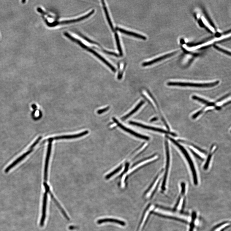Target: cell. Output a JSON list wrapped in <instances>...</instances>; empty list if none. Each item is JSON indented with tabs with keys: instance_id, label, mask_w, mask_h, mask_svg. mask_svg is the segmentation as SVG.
I'll list each match as a JSON object with an SVG mask.
<instances>
[{
	"instance_id": "6da1fadb",
	"label": "cell",
	"mask_w": 231,
	"mask_h": 231,
	"mask_svg": "<svg viewBox=\"0 0 231 231\" xmlns=\"http://www.w3.org/2000/svg\"><path fill=\"white\" fill-rule=\"evenodd\" d=\"M166 137L168 139H169L174 145H176L179 149L181 151V152L183 154V155H184L186 160L188 162L191 171H192L193 176L194 184L196 185H197L198 184V180L196 171V169H195V166L193 161L192 160V159L191 158L190 156L189 153L188 152H187V151L184 148V147L181 145L179 144V143L176 141L174 140V139L168 136H167V135H166Z\"/></svg>"
},
{
	"instance_id": "7a4b0ae2",
	"label": "cell",
	"mask_w": 231,
	"mask_h": 231,
	"mask_svg": "<svg viewBox=\"0 0 231 231\" xmlns=\"http://www.w3.org/2000/svg\"><path fill=\"white\" fill-rule=\"evenodd\" d=\"M64 34L66 37L71 40V41H73V42L77 43L78 45L80 46L83 48L86 49L88 51L90 52L91 53H93L95 56H96L98 58L101 60L102 61L105 63V64L108 66L111 70L114 72H115L116 71V69L113 66L111 65L109 62L106 61L104 58H103L100 55H99L96 52L90 48L86 46L81 41L79 40L72 36L68 33L65 32Z\"/></svg>"
},
{
	"instance_id": "3957f363",
	"label": "cell",
	"mask_w": 231,
	"mask_h": 231,
	"mask_svg": "<svg viewBox=\"0 0 231 231\" xmlns=\"http://www.w3.org/2000/svg\"><path fill=\"white\" fill-rule=\"evenodd\" d=\"M230 95V94H227L225 95V96H223L221 98L217 99L216 102H210L205 99L198 97L195 95H194L192 96V99H194V100H196L199 102H200L202 103L203 104L205 105V106L203 107V108L200 111H199L196 113L194 114L192 116V118L193 119H196L197 117L199 115H201L204 111L205 110L206 108L207 107H209L214 106L216 107V103L219 102H220L224 99H225L227 97H228Z\"/></svg>"
},
{
	"instance_id": "277c9868",
	"label": "cell",
	"mask_w": 231,
	"mask_h": 231,
	"mask_svg": "<svg viewBox=\"0 0 231 231\" xmlns=\"http://www.w3.org/2000/svg\"><path fill=\"white\" fill-rule=\"evenodd\" d=\"M219 83L217 81L213 83H194L180 82H169L167 85L169 86H178L181 87H191L198 88H210L217 86Z\"/></svg>"
},
{
	"instance_id": "5b68a950",
	"label": "cell",
	"mask_w": 231,
	"mask_h": 231,
	"mask_svg": "<svg viewBox=\"0 0 231 231\" xmlns=\"http://www.w3.org/2000/svg\"><path fill=\"white\" fill-rule=\"evenodd\" d=\"M94 12L95 11L94 10H93L90 12L88 14L78 18L69 20L55 22L52 23H50L43 16L42 17V18L43 19H44L45 21L48 26L50 27H53L58 25L67 24L81 21L82 20H84L89 17L91 15H93L94 13Z\"/></svg>"
},
{
	"instance_id": "8992f818",
	"label": "cell",
	"mask_w": 231,
	"mask_h": 231,
	"mask_svg": "<svg viewBox=\"0 0 231 231\" xmlns=\"http://www.w3.org/2000/svg\"><path fill=\"white\" fill-rule=\"evenodd\" d=\"M165 145L166 148V162L165 168V172L164 174V180H163L162 189L163 190L165 189V186L167 177H168L169 173V167L170 166V153L169 148V143L168 140H166L165 141Z\"/></svg>"
},
{
	"instance_id": "52a82bcc",
	"label": "cell",
	"mask_w": 231,
	"mask_h": 231,
	"mask_svg": "<svg viewBox=\"0 0 231 231\" xmlns=\"http://www.w3.org/2000/svg\"><path fill=\"white\" fill-rule=\"evenodd\" d=\"M129 124L131 125L137 126L139 127H142L143 128H144L146 129H149L155 131H156L159 132L161 133H164L166 134H170L171 135H173V136L175 137H176L177 136V135L175 133L170 132L169 131H167L166 130L158 128L156 127H151L150 126H148L144 125L142 124H140V123H138L137 122L130 121L129 122Z\"/></svg>"
},
{
	"instance_id": "ba28073f",
	"label": "cell",
	"mask_w": 231,
	"mask_h": 231,
	"mask_svg": "<svg viewBox=\"0 0 231 231\" xmlns=\"http://www.w3.org/2000/svg\"><path fill=\"white\" fill-rule=\"evenodd\" d=\"M89 133L88 131H86L77 134L73 135H62V136L56 137L48 139V140L53 141V140H61V139H71L82 137Z\"/></svg>"
},
{
	"instance_id": "9c48e42d",
	"label": "cell",
	"mask_w": 231,
	"mask_h": 231,
	"mask_svg": "<svg viewBox=\"0 0 231 231\" xmlns=\"http://www.w3.org/2000/svg\"><path fill=\"white\" fill-rule=\"evenodd\" d=\"M113 119L114 122L116 123L118 126L119 127H120L121 129L126 131V132L134 135V136L135 137H137L142 139H145V140H149V137L145 136V135L138 134L137 133L134 132V131L133 130H131L128 128H127V127H125L124 126H123L120 123H119V122L117 120V119L115 118H113Z\"/></svg>"
},
{
	"instance_id": "30bf717a",
	"label": "cell",
	"mask_w": 231,
	"mask_h": 231,
	"mask_svg": "<svg viewBox=\"0 0 231 231\" xmlns=\"http://www.w3.org/2000/svg\"><path fill=\"white\" fill-rule=\"evenodd\" d=\"M48 141L49 143L48 145V147L47 152L45 161L44 173V183H47V181L48 171L49 163L51 153L52 143L53 142V141L51 140H48Z\"/></svg>"
},
{
	"instance_id": "8fae6325",
	"label": "cell",
	"mask_w": 231,
	"mask_h": 231,
	"mask_svg": "<svg viewBox=\"0 0 231 231\" xmlns=\"http://www.w3.org/2000/svg\"><path fill=\"white\" fill-rule=\"evenodd\" d=\"M47 194L48 193L45 192L43 195L42 216L40 222V225L42 227H43L44 224V222L46 217V207L48 198Z\"/></svg>"
},
{
	"instance_id": "7c38bea8",
	"label": "cell",
	"mask_w": 231,
	"mask_h": 231,
	"mask_svg": "<svg viewBox=\"0 0 231 231\" xmlns=\"http://www.w3.org/2000/svg\"><path fill=\"white\" fill-rule=\"evenodd\" d=\"M29 149V150L26 153L21 155V156L19 157L16 160H15L12 163L11 165L8 167L5 170V173H7L12 168H13L16 165L20 162L23 160L27 156V155H28L31 153L33 150V148H31L30 147Z\"/></svg>"
},
{
	"instance_id": "4fadbf2b",
	"label": "cell",
	"mask_w": 231,
	"mask_h": 231,
	"mask_svg": "<svg viewBox=\"0 0 231 231\" xmlns=\"http://www.w3.org/2000/svg\"><path fill=\"white\" fill-rule=\"evenodd\" d=\"M217 150V146L216 144H213L210 149V152L208 155V158L204 166V169L205 170H207L208 168L211 159L214 154L216 152Z\"/></svg>"
},
{
	"instance_id": "5bb4252c",
	"label": "cell",
	"mask_w": 231,
	"mask_h": 231,
	"mask_svg": "<svg viewBox=\"0 0 231 231\" xmlns=\"http://www.w3.org/2000/svg\"><path fill=\"white\" fill-rule=\"evenodd\" d=\"M116 29V30H118L119 31L121 32L122 33L129 35L132 36L134 37L140 38L143 40H145L146 39V37L145 36H144L133 32L127 31L119 27H117Z\"/></svg>"
},
{
	"instance_id": "9a60e30c",
	"label": "cell",
	"mask_w": 231,
	"mask_h": 231,
	"mask_svg": "<svg viewBox=\"0 0 231 231\" xmlns=\"http://www.w3.org/2000/svg\"><path fill=\"white\" fill-rule=\"evenodd\" d=\"M106 222H111L117 223V224L122 226L125 225V223L124 221L119 220L116 219L106 218L102 219L98 221L97 223L99 224H102V223Z\"/></svg>"
},
{
	"instance_id": "2e32d148",
	"label": "cell",
	"mask_w": 231,
	"mask_h": 231,
	"mask_svg": "<svg viewBox=\"0 0 231 231\" xmlns=\"http://www.w3.org/2000/svg\"><path fill=\"white\" fill-rule=\"evenodd\" d=\"M178 141L179 142H180L181 143H183V144H185L188 145L193 147V148L196 149L199 152H200L202 154H206V152L205 150H202V149L200 148V147H199L197 145L193 144L192 143H191L185 140H181V139H179V140H178Z\"/></svg>"
},
{
	"instance_id": "e0dca14e",
	"label": "cell",
	"mask_w": 231,
	"mask_h": 231,
	"mask_svg": "<svg viewBox=\"0 0 231 231\" xmlns=\"http://www.w3.org/2000/svg\"><path fill=\"white\" fill-rule=\"evenodd\" d=\"M102 2L103 6V9H104V11L105 12V14L106 15V17L107 20V21H108L109 23V25L111 27V29H112L113 31H114V27L112 23V22H111V19L110 18L108 11H107V7L106 6L104 2V1H102Z\"/></svg>"
},
{
	"instance_id": "ac0fdd59",
	"label": "cell",
	"mask_w": 231,
	"mask_h": 231,
	"mask_svg": "<svg viewBox=\"0 0 231 231\" xmlns=\"http://www.w3.org/2000/svg\"><path fill=\"white\" fill-rule=\"evenodd\" d=\"M144 102L143 101H141L139 103L137 106L135 107V108L132 111H131L129 114H127L125 116L123 117L122 118L123 120H125V119L128 118L129 117L131 116V115L134 114L136 112L137 110L140 108V107L144 104Z\"/></svg>"
},
{
	"instance_id": "d6986e66",
	"label": "cell",
	"mask_w": 231,
	"mask_h": 231,
	"mask_svg": "<svg viewBox=\"0 0 231 231\" xmlns=\"http://www.w3.org/2000/svg\"><path fill=\"white\" fill-rule=\"evenodd\" d=\"M169 54L166 55H165L161 57L154 59L152 61H151L148 62L144 63L142 65L143 66H146L152 65L155 63L159 61H160L162 60L167 58V57L169 56Z\"/></svg>"
},
{
	"instance_id": "ffe728a7",
	"label": "cell",
	"mask_w": 231,
	"mask_h": 231,
	"mask_svg": "<svg viewBox=\"0 0 231 231\" xmlns=\"http://www.w3.org/2000/svg\"><path fill=\"white\" fill-rule=\"evenodd\" d=\"M115 37L116 41L118 50L119 51L120 55L121 56H122L123 55L121 45L120 41H119L118 36L117 33L115 34Z\"/></svg>"
},
{
	"instance_id": "44dd1931",
	"label": "cell",
	"mask_w": 231,
	"mask_h": 231,
	"mask_svg": "<svg viewBox=\"0 0 231 231\" xmlns=\"http://www.w3.org/2000/svg\"><path fill=\"white\" fill-rule=\"evenodd\" d=\"M153 159L154 158L152 157V158H150L149 159H147V160H145L144 161L142 162H141L139 163V164H138V165H137V166H135L134 167V168L131 169L132 170L130 171V173L132 172L134 170H135V169L137 168L139 166H142L144 165V164H145L146 163L152 161L153 160Z\"/></svg>"
},
{
	"instance_id": "7402d4cb",
	"label": "cell",
	"mask_w": 231,
	"mask_h": 231,
	"mask_svg": "<svg viewBox=\"0 0 231 231\" xmlns=\"http://www.w3.org/2000/svg\"><path fill=\"white\" fill-rule=\"evenodd\" d=\"M122 168V166H119L118 168L116 170H114V171H113V172L112 173H110L108 175H107V176L106 177V179H109L110 178V177H112L113 175L115 174L116 173H117L119 172V170H120Z\"/></svg>"
},
{
	"instance_id": "603a6c76",
	"label": "cell",
	"mask_w": 231,
	"mask_h": 231,
	"mask_svg": "<svg viewBox=\"0 0 231 231\" xmlns=\"http://www.w3.org/2000/svg\"><path fill=\"white\" fill-rule=\"evenodd\" d=\"M189 150L191 152H192L196 157L200 159V160L203 161H204V159L202 158L201 156H200V155L197 153L196 152H195L192 149L189 148Z\"/></svg>"
},
{
	"instance_id": "cb8c5ba5",
	"label": "cell",
	"mask_w": 231,
	"mask_h": 231,
	"mask_svg": "<svg viewBox=\"0 0 231 231\" xmlns=\"http://www.w3.org/2000/svg\"><path fill=\"white\" fill-rule=\"evenodd\" d=\"M202 21L203 22H204V23L206 26L209 28V29L211 31H212L213 32H214V30L213 28L209 24V23H208V22H207L206 21V20L205 19L204 17L202 18Z\"/></svg>"
},
{
	"instance_id": "d4e9b609",
	"label": "cell",
	"mask_w": 231,
	"mask_h": 231,
	"mask_svg": "<svg viewBox=\"0 0 231 231\" xmlns=\"http://www.w3.org/2000/svg\"><path fill=\"white\" fill-rule=\"evenodd\" d=\"M109 109V107H107L104 109H103L101 110H99L97 111V113L99 114H101L103 113H104L106 111L108 110Z\"/></svg>"
},
{
	"instance_id": "484cf974",
	"label": "cell",
	"mask_w": 231,
	"mask_h": 231,
	"mask_svg": "<svg viewBox=\"0 0 231 231\" xmlns=\"http://www.w3.org/2000/svg\"><path fill=\"white\" fill-rule=\"evenodd\" d=\"M105 52L107 54H108L110 55L114 56L116 57H118V55L115 53L112 52H110L109 51H107L106 50H104Z\"/></svg>"
},
{
	"instance_id": "4316f807",
	"label": "cell",
	"mask_w": 231,
	"mask_h": 231,
	"mask_svg": "<svg viewBox=\"0 0 231 231\" xmlns=\"http://www.w3.org/2000/svg\"><path fill=\"white\" fill-rule=\"evenodd\" d=\"M158 120V118L156 117H155L151 119L150 120L151 122H153L154 121H156Z\"/></svg>"
},
{
	"instance_id": "83f0119b",
	"label": "cell",
	"mask_w": 231,
	"mask_h": 231,
	"mask_svg": "<svg viewBox=\"0 0 231 231\" xmlns=\"http://www.w3.org/2000/svg\"><path fill=\"white\" fill-rule=\"evenodd\" d=\"M26 1H22V2L23 3H25V2Z\"/></svg>"
}]
</instances>
